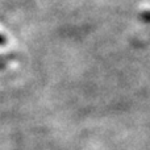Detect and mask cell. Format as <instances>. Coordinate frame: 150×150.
Segmentation results:
<instances>
[{
  "mask_svg": "<svg viewBox=\"0 0 150 150\" xmlns=\"http://www.w3.org/2000/svg\"><path fill=\"white\" fill-rule=\"evenodd\" d=\"M1 44H4V38H3V37L0 36V45H1Z\"/></svg>",
  "mask_w": 150,
  "mask_h": 150,
  "instance_id": "1",
  "label": "cell"
}]
</instances>
